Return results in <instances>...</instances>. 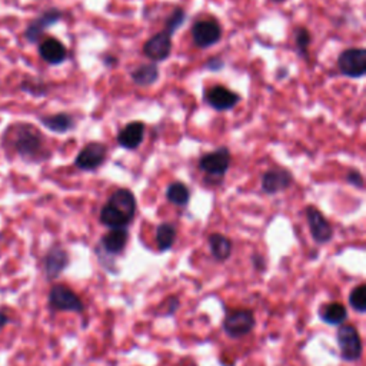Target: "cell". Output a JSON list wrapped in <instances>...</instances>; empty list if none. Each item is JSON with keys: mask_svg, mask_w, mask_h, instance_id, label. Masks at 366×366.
Here are the masks:
<instances>
[{"mask_svg": "<svg viewBox=\"0 0 366 366\" xmlns=\"http://www.w3.org/2000/svg\"><path fill=\"white\" fill-rule=\"evenodd\" d=\"M319 317L323 323L330 326H340L347 319V309L339 302H330L322 305L319 309Z\"/></svg>", "mask_w": 366, "mask_h": 366, "instance_id": "ffe728a7", "label": "cell"}, {"mask_svg": "<svg viewBox=\"0 0 366 366\" xmlns=\"http://www.w3.org/2000/svg\"><path fill=\"white\" fill-rule=\"evenodd\" d=\"M4 137L17 154L29 162H40L49 156L44 149L43 134L31 124L17 123L4 133Z\"/></svg>", "mask_w": 366, "mask_h": 366, "instance_id": "6da1fadb", "label": "cell"}, {"mask_svg": "<svg viewBox=\"0 0 366 366\" xmlns=\"http://www.w3.org/2000/svg\"><path fill=\"white\" fill-rule=\"evenodd\" d=\"M107 156V147L100 142L87 143L76 156L74 166L84 172H92L99 169Z\"/></svg>", "mask_w": 366, "mask_h": 366, "instance_id": "30bf717a", "label": "cell"}, {"mask_svg": "<svg viewBox=\"0 0 366 366\" xmlns=\"http://www.w3.org/2000/svg\"><path fill=\"white\" fill-rule=\"evenodd\" d=\"M256 326L254 312L250 307L227 309L222 322L224 335L230 339H242L253 332Z\"/></svg>", "mask_w": 366, "mask_h": 366, "instance_id": "7a4b0ae2", "label": "cell"}, {"mask_svg": "<svg viewBox=\"0 0 366 366\" xmlns=\"http://www.w3.org/2000/svg\"><path fill=\"white\" fill-rule=\"evenodd\" d=\"M117 59L114 57V56H110V54H107V56H104L103 57V63L107 66V67H113V66H116L117 63Z\"/></svg>", "mask_w": 366, "mask_h": 366, "instance_id": "836d02e7", "label": "cell"}, {"mask_svg": "<svg viewBox=\"0 0 366 366\" xmlns=\"http://www.w3.org/2000/svg\"><path fill=\"white\" fill-rule=\"evenodd\" d=\"M204 100L212 109L217 112H226L233 109L240 102V96L222 84H216L206 92Z\"/></svg>", "mask_w": 366, "mask_h": 366, "instance_id": "5bb4252c", "label": "cell"}, {"mask_svg": "<svg viewBox=\"0 0 366 366\" xmlns=\"http://www.w3.org/2000/svg\"><path fill=\"white\" fill-rule=\"evenodd\" d=\"M223 66H224L223 60H222L220 57H217V56H213V57L207 59V60H206V63H204V67H206V69H209V70H212V71L220 70Z\"/></svg>", "mask_w": 366, "mask_h": 366, "instance_id": "d6a6232c", "label": "cell"}, {"mask_svg": "<svg viewBox=\"0 0 366 366\" xmlns=\"http://www.w3.org/2000/svg\"><path fill=\"white\" fill-rule=\"evenodd\" d=\"M129 240V230L126 229H110L104 236H102L99 246L96 247V254L103 257H99L100 262H103L106 257H116L123 253L126 244Z\"/></svg>", "mask_w": 366, "mask_h": 366, "instance_id": "52a82bcc", "label": "cell"}, {"mask_svg": "<svg viewBox=\"0 0 366 366\" xmlns=\"http://www.w3.org/2000/svg\"><path fill=\"white\" fill-rule=\"evenodd\" d=\"M20 89H21V90H24V92H26V93H29V94L36 96V97L44 96V94L47 93V86H46L43 81L31 80V79L24 80V81L20 84Z\"/></svg>", "mask_w": 366, "mask_h": 366, "instance_id": "f1b7e54d", "label": "cell"}, {"mask_svg": "<svg viewBox=\"0 0 366 366\" xmlns=\"http://www.w3.org/2000/svg\"><path fill=\"white\" fill-rule=\"evenodd\" d=\"M336 342L342 360L356 362L362 357V337L353 325H340L336 332Z\"/></svg>", "mask_w": 366, "mask_h": 366, "instance_id": "277c9868", "label": "cell"}, {"mask_svg": "<svg viewBox=\"0 0 366 366\" xmlns=\"http://www.w3.org/2000/svg\"><path fill=\"white\" fill-rule=\"evenodd\" d=\"M293 183V174L283 167H274L262 174L260 187L266 194H276L289 189Z\"/></svg>", "mask_w": 366, "mask_h": 366, "instance_id": "4fadbf2b", "label": "cell"}, {"mask_svg": "<svg viewBox=\"0 0 366 366\" xmlns=\"http://www.w3.org/2000/svg\"><path fill=\"white\" fill-rule=\"evenodd\" d=\"M9 322H10V319H9L7 313H4L3 310H0V330H1Z\"/></svg>", "mask_w": 366, "mask_h": 366, "instance_id": "e575fe53", "label": "cell"}, {"mask_svg": "<svg viewBox=\"0 0 366 366\" xmlns=\"http://www.w3.org/2000/svg\"><path fill=\"white\" fill-rule=\"evenodd\" d=\"M180 306V300L177 296H169L166 300H163L159 306V316L162 317H170L173 316Z\"/></svg>", "mask_w": 366, "mask_h": 366, "instance_id": "f546056e", "label": "cell"}, {"mask_svg": "<svg viewBox=\"0 0 366 366\" xmlns=\"http://www.w3.org/2000/svg\"><path fill=\"white\" fill-rule=\"evenodd\" d=\"M172 53V34L162 30L146 40L143 44V54L152 61H163Z\"/></svg>", "mask_w": 366, "mask_h": 366, "instance_id": "7c38bea8", "label": "cell"}, {"mask_svg": "<svg viewBox=\"0 0 366 366\" xmlns=\"http://www.w3.org/2000/svg\"><path fill=\"white\" fill-rule=\"evenodd\" d=\"M47 303L53 312H71L79 315L84 312V303L80 296L64 283H57L50 287Z\"/></svg>", "mask_w": 366, "mask_h": 366, "instance_id": "3957f363", "label": "cell"}, {"mask_svg": "<svg viewBox=\"0 0 366 366\" xmlns=\"http://www.w3.org/2000/svg\"><path fill=\"white\" fill-rule=\"evenodd\" d=\"M41 124L54 133H67L74 127V119L69 113H56L40 117Z\"/></svg>", "mask_w": 366, "mask_h": 366, "instance_id": "7402d4cb", "label": "cell"}, {"mask_svg": "<svg viewBox=\"0 0 366 366\" xmlns=\"http://www.w3.org/2000/svg\"><path fill=\"white\" fill-rule=\"evenodd\" d=\"M345 180L350 184V186H353V187H356V189H363L365 187V182H363V176H362V173L359 172V170H356V169H352V170H349L347 173H346V176H345Z\"/></svg>", "mask_w": 366, "mask_h": 366, "instance_id": "4dcf8cb0", "label": "cell"}, {"mask_svg": "<svg viewBox=\"0 0 366 366\" xmlns=\"http://www.w3.org/2000/svg\"><path fill=\"white\" fill-rule=\"evenodd\" d=\"M166 199L174 206L184 207L190 200V190L184 183L173 182L166 189Z\"/></svg>", "mask_w": 366, "mask_h": 366, "instance_id": "d4e9b609", "label": "cell"}, {"mask_svg": "<svg viewBox=\"0 0 366 366\" xmlns=\"http://www.w3.org/2000/svg\"><path fill=\"white\" fill-rule=\"evenodd\" d=\"M252 266L256 272H264L266 270V260L260 253H253L250 257Z\"/></svg>", "mask_w": 366, "mask_h": 366, "instance_id": "1f68e13d", "label": "cell"}, {"mask_svg": "<svg viewBox=\"0 0 366 366\" xmlns=\"http://www.w3.org/2000/svg\"><path fill=\"white\" fill-rule=\"evenodd\" d=\"M99 220L103 226L109 229H126L132 220H129L124 214L116 210L112 204L106 203L99 213Z\"/></svg>", "mask_w": 366, "mask_h": 366, "instance_id": "603a6c76", "label": "cell"}, {"mask_svg": "<svg viewBox=\"0 0 366 366\" xmlns=\"http://www.w3.org/2000/svg\"><path fill=\"white\" fill-rule=\"evenodd\" d=\"M337 69L346 77H363L366 73V50L363 47L343 50L337 57Z\"/></svg>", "mask_w": 366, "mask_h": 366, "instance_id": "5b68a950", "label": "cell"}, {"mask_svg": "<svg viewBox=\"0 0 366 366\" xmlns=\"http://www.w3.org/2000/svg\"><path fill=\"white\" fill-rule=\"evenodd\" d=\"M63 13L59 9H49L46 11H43L39 17H36L33 21L29 23L26 31H24V37L30 41V43H36L40 40V37L43 36V33L53 26L54 23H57L61 19Z\"/></svg>", "mask_w": 366, "mask_h": 366, "instance_id": "9a60e30c", "label": "cell"}, {"mask_svg": "<svg viewBox=\"0 0 366 366\" xmlns=\"http://www.w3.org/2000/svg\"><path fill=\"white\" fill-rule=\"evenodd\" d=\"M70 264V256L66 249L59 244L51 246L43 257V270L49 280L57 279Z\"/></svg>", "mask_w": 366, "mask_h": 366, "instance_id": "8fae6325", "label": "cell"}, {"mask_svg": "<svg viewBox=\"0 0 366 366\" xmlns=\"http://www.w3.org/2000/svg\"><path fill=\"white\" fill-rule=\"evenodd\" d=\"M109 204H112L116 210H119L122 214H124L129 220H133L134 214H136V197L133 194L132 190L129 189H117L112 193L109 202Z\"/></svg>", "mask_w": 366, "mask_h": 366, "instance_id": "ac0fdd59", "label": "cell"}, {"mask_svg": "<svg viewBox=\"0 0 366 366\" xmlns=\"http://www.w3.org/2000/svg\"><path fill=\"white\" fill-rule=\"evenodd\" d=\"M310 40H312V36L306 27H297L295 30V44L297 47L299 54L302 56L307 54V47L310 44Z\"/></svg>", "mask_w": 366, "mask_h": 366, "instance_id": "83f0119b", "label": "cell"}, {"mask_svg": "<svg viewBox=\"0 0 366 366\" xmlns=\"http://www.w3.org/2000/svg\"><path fill=\"white\" fill-rule=\"evenodd\" d=\"M176 236H177V230L173 223H169V222L160 223L156 227V234H154L157 250L163 253L172 249L176 242Z\"/></svg>", "mask_w": 366, "mask_h": 366, "instance_id": "cb8c5ba5", "label": "cell"}, {"mask_svg": "<svg viewBox=\"0 0 366 366\" xmlns=\"http://www.w3.org/2000/svg\"><path fill=\"white\" fill-rule=\"evenodd\" d=\"M190 33H192L193 43L200 49H206V47L216 44L220 40L222 26L219 24V21H216L213 19L197 20L192 26Z\"/></svg>", "mask_w": 366, "mask_h": 366, "instance_id": "9c48e42d", "label": "cell"}, {"mask_svg": "<svg viewBox=\"0 0 366 366\" xmlns=\"http://www.w3.org/2000/svg\"><path fill=\"white\" fill-rule=\"evenodd\" d=\"M272 1H276V3H282V1H285V0H272Z\"/></svg>", "mask_w": 366, "mask_h": 366, "instance_id": "d590c367", "label": "cell"}, {"mask_svg": "<svg viewBox=\"0 0 366 366\" xmlns=\"http://www.w3.org/2000/svg\"><path fill=\"white\" fill-rule=\"evenodd\" d=\"M144 130L146 126L143 122H130L119 132L117 143L127 150H134L142 144L144 139Z\"/></svg>", "mask_w": 366, "mask_h": 366, "instance_id": "2e32d148", "label": "cell"}, {"mask_svg": "<svg viewBox=\"0 0 366 366\" xmlns=\"http://www.w3.org/2000/svg\"><path fill=\"white\" fill-rule=\"evenodd\" d=\"M306 222L312 234V239L317 244H326L333 237V227L325 214L315 206H306L305 209Z\"/></svg>", "mask_w": 366, "mask_h": 366, "instance_id": "ba28073f", "label": "cell"}, {"mask_svg": "<svg viewBox=\"0 0 366 366\" xmlns=\"http://www.w3.org/2000/svg\"><path fill=\"white\" fill-rule=\"evenodd\" d=\"M230 160H232L230 150L226 146H222L212 152L204 153L199 159V169L204 172L207 176L222 177L229 170Z\"/></svg>", "mask_w": 366, "mask_h": 366, "instance_id": "8992f818", "label": "cell"}, {"mask_svg": "<svg viewBox=\"0 0 366 366\" xmlns=\"http://www.w3.org/2000/svg\"><path fill=\"white\" fill-rule=\"evenodd\" d=\"M39 54L49 64H60L67 59V49L60 40L49 37L39 44Z\"/></svg>", "mask_w": 366, "mask_h": 366, "instance_id": "e0dca14e", "label": "cell"}, {"mask_svg": "<svg viewBox=\"0 0 366 366\" xmlns=\"http://www.w3.org/2000/svg\"><path fill=\"white\" fill-rule=\"evenodd\" d=\"M186 366H196V365H192V363H190V365H186Z\"/></svg>", "mask_w": 366, "mask_h": 366, "instance_id": "8d00e7d4", "label": "cell"}, {"mask_svg": "<svg viewBox=\"0 0 366 366\" xmlns=\"http://www.w3.org/2000/svg\"><path fill=\"white\" fill-rule=\"evenodd\" d=\"M130 77L136 86H152L159 80V67L156 63H143L132 70Z\"/></svg>", "mask_w": 366, "mask_h": 366, "instance_id": "44dd1931", "label": "cell"}, {"mask_svg": "<svg viewBox=\"0 0 366 366\" xmlns=\"http://www.w3.org/2000/svg\"><path fill=\"white\" fill-rule=\"evenodd\" d=\"M184 20H186V11L182 7H176L167 17L164 30H167L173 36V33L184 23Z\"/></svg>", "mask_w": 366, "mask_h": 366, "instance_id": "4316f807", "label": "cell"}, {"mask_svg": "<svg viewBox=\"0 0 366 366\" xmlns=\"http://www.w3.org/2000/svg\"><path fill=\"white\" fill-rule=\"evenodd\" d=\"M207 243L210 254L216 262H226L230 257L233 243L227 236L222 233H210L207 236Z\"/></svg>", "mask_w": 366, "mask_h": 366, "instance_id": "d6986e66", "label": "cell"}, {"mask_svg": "<svg viewBox=\"0 0 366 366\" xmlns=\"http://www.w3.org/2000/svg\"><path fill=\"white\" fill-rule=\"evenodd\" d=\"M349 305L357 313L366 312V285L359 283L349 293Z\"/></svg>", "mask_w": 366, "mask_h": 366, "instance_id": "484cf974", "label": "cell"}]
</instances>
